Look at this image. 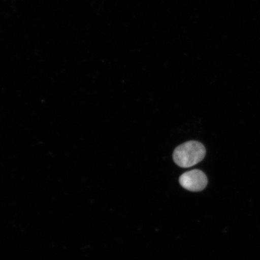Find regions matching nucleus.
I'll list each match as a JSON object with an SVG mask.
<instances>
[{
  "label": "nucleus",
  "mask_w": 260,
  "mask_h": 260,
  "mask_svg": "<svg viewBox=\"0 0 260 260\" xmlns=\"http://www.w3.org/2000/svg\"><path fill=\"white\" fill-rule=\"evenodd\" d=\"M179 181L181 186L191 191H200L206 187L207 177L202 171L194 170L181 175Z\"/></svg>",
  "instance_id": "obj_2"
},
{
  "label": "nucleus",
  "mask_w": 260,
  "mask_h": 260,
  "mask_svg": "<svg viewBox=\"0 0 260 260\" xmlns=\"http://www.w3.org/2000/svg\"><path fill=\"white\" fill-rule=\"evenodd\" d=\"M206 154V148L201 143L191 141L178 146L174 151L173 158L179 167L188 168L202 161Z\"/></svg>",
  "instance_id": "obj_1"
}]
</instances>
